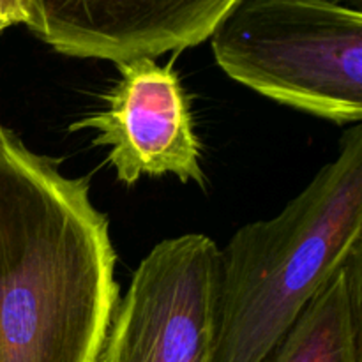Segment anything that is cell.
Wrapping results in <instances>:
<instances>
[{
    "label": "cell",
    "mask_w": 362,
    "mask_h": 362,
    "mask_svg": "<svg viewBox=\"0 0 362 362\" xmlns=\"http://www.w3.org/2000/svg\"><path fill=\"white\" fill-rule=\"evenodd\" d=\"M115 262L88 179L0 124V362H101Z\"/></svg>",
    "instance_id": "obj_1"
},
{
    "label": "cell",
    "mask_w": 362,
    "mask_h": 362,
    "mask_svg": "<svg viewBox=\"0 0 362 362\" xmlns=\"http://www.w3.org/2000/svg\"><path fill=\"white\" fill-rule=\"evenodd\" d=\"M25 21V0H0V34Z\"/></svg>",
    "instance_id": "obj_8"
},
{
    "label": "cell",
    "mask_w": 362,
    "mask_h": 362,
    "mask_svg": "<svg viewBox=\"0 0 362 362\" xmlns=\"http://www.w3.org/2000/svg\"><path fill=\"white\" fill-rule=\"evenodd\" d=\"M221 250L204 233L156 244L117 304L101 362H214Z\"/></svg>",
    "instance_id": "obj_4"
},
{
    "label": "cell",
    "mask_w": 362,
    "mask_h": 362,
    "mask_svg": "<svg viewBox=\"0 0 362 362\" xmlns=\"http://www.w3.org/2000/svg\"><path fill=\"white\" fill-rule=\"evenodd\" d=\"M235 0H25L28 30L57 53L117 66L212 35Z\"/></svg>",
    "instance_id": "obj_6"
},
{
    "label": "cell",
    "mask_w": 362,
    "mask_h": 362,
    "mask_svg": "<svg viewBox=\"0 0 362 362\" xmlns=\"http://www.w3.org/2000/svg\"><path fill=\"white\" fill-rule=\"evenodd\" d=\"M117 67L120 78L106 94L105 108L78 119L69 131H95L94 145L110 147V165L126 186L144 175H175L205 187L189 99L173 67L151 59Z\"/></svg>",
    "instance_id": "obj_5"
},
{
    "label": "cell",
    "mask_w": 362,
    "mask_h": 362,
    "mask_svg": "<svg viewBox=\"0 0 362 362\" xmlns=\"http://www.w3.org/2000/svg\"><path fill=\"white\" fill-rule=\"evenodd\" d=\"M216 64L264 98L338 126L362 120V11L325 0H235Z\"/></svg>",
    "instance_id": "obj_3"
},
{
    "label": "cell",
    "mask_w": 362,
    "mask_h": 362,
    "mask_svg": "<svg viewBox=\"0 0 362 362\" xmlns=\"http://www.w3.org/2000/svg\"><path fill=\"white\" fill-rule=\"evenodd\" d=\"M362 247V127L278 216L221 250L214 362H262L304 308Z\"/></svg>",
    "instance_id": "obj_2"
},
{
    "label": "cell",
    "mask_w": 362,
    "mask_h": 362,
    "mask_svg": "<svg viewBox=\"0 0 362 362\" xmlns=\"http://www.w3.org/2000/svg\"><path fill=\"white\" fill-rule=\"evenodd\" d=\"M262 362H362V247L339 265Z\"/></svg>",
    "instance_id": "obj_7"
}]
</instances>
